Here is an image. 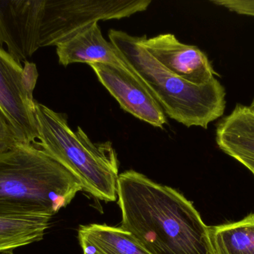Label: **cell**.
Returning <instances> with one entry per match:
<instances>
[{
	"label": "cell",
	"mask_w": 254,
	"mask_h": 254,
	"mask_svg": "<svg viewBox=\"0 0 254 254\" xmlns=\"http://www.w3.org/2000/svg\"><path fill=\"white\" fill-rule=\"evenodd\" d=\"M121 228L150 254H214L209 227L193 204L134 170L119 174Z\"/></svg>",
	"instance_id": "6da1fadb"
},
{
	"label": "cell",
	"mask_w": 254,
	"mask_h": 254,
	"mask_svg": "<svg viewBox=\"0 0 254 254\" xmlns=\"http://www.w3.org/2000/svg\"><path fill=\"white\" fill-rule=\"evenodd\" d=\"M81 183L34 145L0 154V215L53 217L71 202Z\"/></svg>",
	"instance_id": "7a4b0ae2"
},
{
	"label": "cell",
	"mask_w": 254,
	"mask_h": 254,
	"mask_svg": "<svg viewBox=\"0 0 254 254\" xmlns=\"http://www.w3.org/2000/svg\"><path fill=\"white\" fill-rule=\"evenodd\" d=\"M108 35L170 119L188 128L207 129L210 122L223 116L226 90L217 79L205 85H192L161 65L140 46L137 36L115 29H110Z\"/></svg>",
	"instance_id": "3957f363"
},
{
	"label": "cell",
	"mask_w": 254,
	"mask_h": 254,
	"mask_svg": "<svg viewBox=\"0 0 254 254\" xmlns=\"http://www.w3.org/2000/svg\"><path fill=\"white\" fill-rule=\"evenodd\" d=\"M38 146L65 167L97 199H118L119 161L110 141L93 143L80 126L74 131L66 117L35 101Z\"/></svg>",
	"instance_id": "277c9868"
},
{
	"label": "cell",
	"mask_w": 254,
	"mask_h": 254,
	"mask_svg": "<svg viewBox=\"0 0 254 254\" xmlns=\"http://www.w3.org/2000/svg\"><path fill=\"white\" fill-rule=\"evenodd\" d=\"M151 0H45L40 48L57 46L94 22L129 17Z\"/></svg>",
	"instance_id": "5b68a950"
},
{
	"label": "cell",
	"mask_w": 254,
	"mask_h": 254,
	"mask_svg": "<svg viewBox=\"0 0 254 254\" xmlns=\"http://www.w3.org/2000/svg\"><path fill=\"white\" fill-rule=\"evenodd\" d=\"M34 107L35 101L25 85L23 67L0 47V109L21 143L38 146Z\"/></svg>",
	"instance_id": "8992f818"
},
{
	"label": "cell",
	"mask_w": 254,
	"mask_h": 254,
	"mask_svg": "<svg viewBox=\"0 0 254 254\" xmlns=\"http://www.w3.org/2000/svg\"><path fill=\"white\" fill-rule=\"evenodd\" d=\"M88 65L123 110L152 126L164 128L167 123L165 113L138 76L111 64Z\"/></svg>",
	"instance_id": "52a82bcc"
},
{
	"label": "cell",
	"mask_w": 254,
	"mask_h": 254,
	"mask_svg": "<svg viewBox=\"0 0 254 254\" xmlns=\"http://www.w3.org/2000/svg\"><path fill=\"white\" fill-rule=\"evenodd\" d=\"M45 0H0V47L17 62L27 61L40 46Z\"/></svg>",
	"instance_id": "ba28073f"
},
{
	"label": "cell",
	"mask_w": 254,
	"mask_h": 254,
	"mask_svg": "<svg viewBox=\"0 0 254 254\" xmlns=\"http://www.w3.org/2000/svg\"><path fill=\"white\" fill-rule=\"evenodd\" d=\"M137 40L164 68L189 83L205 85L219 76L204 52L197 46L182 43L174 34H158L151 38L143 35Z\"/></svg>",
	"instance_id": "9c48e42d"
},
{
	"label": "cell",
	"mask_w": 254,
	"mask_h": 254,
	"mask_svg": "<svg viewBox=\"0 0 254 254\" xmlns=\"http://www.w3.org/2000/svg\"><path fill=\"white\" fill-rule=\"evenodd\" d=\"M56 47L60 64L64 67L74 63H101L136 75L114 45L104 38L98 22L91 24Z\"/></svg>",
	"instance_id": "30bf717a"
},
{
	"label": "cell",
	"mask_w": 254,
	"mask_h": 254,
	"mask_svg": "<svg viewBox=\"0 0 254 254\" xmlns=\"http://www.w3.org/2000/svg\"><path fill=\"white\" fill-rule=\"evenodd\" d=\"M216 142L224 153L247 168L254 176V110L237 104L218 122Z\"/></svg>",
	"instance_id": "8fae6325"
},
{
	"label": "cell",
	"mask_w": 254,
	"mask_h": 254,
	"mask_svg": "<svg viewBox=\"0 0 254 254\" xmlns=\"http://www.w3.org/2000/svg\"><path fill=\"white\" fill-rule=\"evenodd\" d=\"M78 239L83 254H150L121 228L83 225L79 228Z\"/></svg>",
	"instance_id": "7c38bea8"
},
{
	"label": "cell",
	"mask_w": 254,
	"mask_h": 254,
	"mask_svg": "<svg viewBox=\"0 0 254 254\" xmlns=\"http://www.w3.org/2000/svg\"><path fill=\"white\" fill-rule=\"evenodd\" d=\"M52 217L0 215V254L41 241Z\"/></svg>",
	"instance_id": "4fadbf2b"
},
{
	"label": "cell",
	"mask_w": 254,
	"mask_h": 254,
	"mask_svg": "<svg viewBox=\"0 0 254 254\" xmlns=\"http://www.w3.org/2000/svg\"><path fill=\"white\" fill-rule=\"evenodd\" d=\"M214 254H254V213L239 222L209 227Z\"/></svg>",
	"instance_id": "5bb4252c"
},
{
	"label": "cell",
	"mask_w": 254,
	"mask_h": 254,
	"mask_svg": "<svg viewBox=\"0 0 254 254\" xmlns=\"http://www.w3.org/2000/svg\"><path fill=\"white\" fill-rule=\"evenodd\" d=\"M19 144L22 143L0 109V154L7 152Z\"/></svg>",
	"instance_id": "9a60e30c"
},
{
	"label": "cell",
	"mask_w": 254,
	"mask_h": 254,
	"mask_svg": "<svg viewBox=\"0 0 254 254\" xmlns=\"http://www.w3.org/2000/svg\"><path fill=\"white\" fill-rule=\"evenodd\" d=\"M211 2L238 14L254 16V0H214Z\"/></svg>",
	"instance_id": "2e32d148"
},
{
	"label": "cell",
	"mask_w": 254,
	"mask_h": 254,
	"mask_svg": "<svg viewBox=\"0 0 254 254\" xmlns=\"http://www.w3.org/2000/svg\"><path fill=\"white\" fill-rule=\"evenodd\" d=\"M23 70L25 85L29 92L33 93L37 83V78H38L37 67L35 64L26 61L24 62Z\"/></svg>",
	"instance_id": "e0dca14e"
},
{
	"label": "cell",
	"mask_w": 254,
	"mask_h": 254,
	"mask_svg": "<svg viewBox=\"0 0 254 254\" xmlns=\"http://www.w3.org/2000/svg\"><path fill=\"white\" fill-rule=\"evenodd\" d=\"M13 254L12 253V252H10V253H7V254Z\"/></svg>",
	"instance_id": "ac0fdd59"
}]
</instances>
